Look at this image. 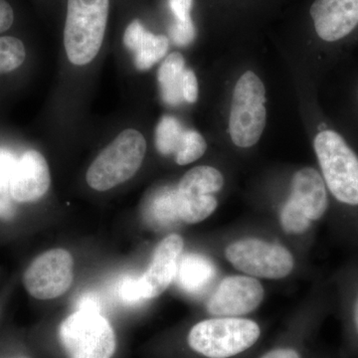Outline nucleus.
Here are the masks:
<instances>
[{
	"label": "nucleus",
	"mask_w": 358,
	"mask_h": 358,
	"mask_svg": "<svg viewBox=\"0 0 358 358\" xmlns=\"http://www.w3.org/2000/svg\"><path fill=\"white\" fill-rule=\"evenodd\" d=\"M110 0H68L64 45L72 64L84 66L96 58L103 44Z\"/></svg>",
	"instance_id": "f257e3e1"
},
{
	"label": "nucleus",
	"mask_w": 358,
	"mask_h": 358,
	"mask_svg": "<svg viewBox=\"0 0 358 358\" xmlns=\"http://www.w3.org/2000/svg\"><path fill=\"white\" fill-rule=\"evenodd\" d=\"M324 182L341 203L358 205V155L334 129L322 128L313 141Z\"/></svg>",
	"instance_id": "f03ea898"
},
{
	"label": "nucleus",
	"mask_w": 358,
	"mask_h": 358,
	"mask_svg": "<svg viewBox=\"0 0 358 358\" xmlns=\"http://www.w3.org/2000/svg\"><path fill=\"white\" fill-rule=\"evenodd\" d=\"M145 152L147 141L140 131H122L89 167L87 183L96 192L112 189L138 173Z\"/></svg>",
	"instance_id": "7ed1b4c3"
},
{
	"label": "nucleus",
	"mask_w": 358,
	"mask_h": 358,
	"mask_svg": "<svg viewBox=\"0 0 358 358\" xmlns=\"http://www.w3.org/2000/svg\"><path fill=\"white\" fill-rule=\"evenodd\" d=\"M260 336V327L253 320L218 317L195 324L188 334V345L207 358H231L251 348Z\"/></svg>",
	"instance_id": "20e7f679"
},
{
	"label": "nucleus",
	"mask_w": 358,
	"mask_h": 358,
	"mask_svg": "<svg viewBox=\"0 0 358 358\" xmlns=\"http://www.w3.org/2000/svg\"><path fill=\"white\" fill-rule=\"evenodd\" d=\"M266 90L260 78L248 71L238 80L231 106L229 131L233 143L240 148L256 145L267 121Z\"/></svg>",
	"instance_id": "39448f33"
},
{
	"label": "nucleus",
	"mask_w": 358,
	"mask_h": 358,
	"mask_svg": "<svg viewBox=\"0 0 358 358\" xmlns=\"http://www.w3.org/2000/svg\"><path fill=\"white\" fill-rule=\"evenodd\" d=\"M60 339L69 358H110L115 350L113 327L99 313L70 315L61 324Z\"/></svg>",
	"instance_id": "423d86ee"
},
{
	"label": "nucleus",
	"mask_w": 358,
	"mask_h": 358,
	"mask_svg": "<svg viewBox=\"0 0 358 358\" xmlns=\"http://www.w3.org/2000/svg\"><path fill=\"white\" fill-rule=\"evenodd\" d=\"M226 258L235 268L254 277L282 279L294 268V258L280 245L245 239L229 245Z\"/></svg>",
	"instance_id": "0eeeda50"
},
{
	"label": "nucleus",
	"mask_w": 358,
	"mask_h": 358,
	"mask_svg": "<svg viewBox=\"0 0 358 358\" xmlns=\"http://www.w3.org/2000/svg\"><path fill=\"white\" fill-rule=\"evenodd\" d=\"M72 255L64 249H53L37 257L23 275L25 289L33 298L52 300L62 296L73 282Z\"/></svg>",
	"instance_id": "6e6552de"
},
{
	"label": "nucleus",
	"mask_w": 358,
	"mask_h": 358,
	"mask_svg": "<svg viewBox=\"0 0 358 358\" xmlns=\"http://www.w3.org/2000/svg\"><path fill=\"white\" fill-rule=\"evenodd\" d=\"M263 298L262 285L255 278L231 275L220 282L207 308L215 317H239L256 310Z\"/></svg>",
	"instance_id": "1a4fd4ad"
},
{
	"label": "nucleus",
	"mask_w": 358,
	"mask_h": 358,
	"mask_svg": "<svg viewBox=\"0 0 358 358\" xmlns=\"http://www.w3.org/2000/svg\"><path fill=\"white\" fill-rule=\"evenodd\" d=\"M317 36L329 43L350 36L358 26V0H315L310 10Z\"/></svg>",
	"instance_id": "9d476101"
},
{
	"label": "nucleus",
	"mask_w": 358,
	"mask_h": 358,
	"mask_svg": "<svg viewBox=\"0 0 358 358\" xmlns=\"http://www.w3.org/2000/svg\"><path fill=\"white\" fill-rule=\"evenodd\" d=\"M48 164L37 150H29L17 159L11 176L10 192L14 201L35 202L50 187Z\"/></svg>",
	"instance_id": "9b49d317"
},
{
	"label": "nucleus",
	"mask_w": 358,
	"mask_h": 358,
	"mask_svg": "<svg viewBox=\"0 0 358 358\" xmlns=\"http://www.w3.org/2000/svg\"><path fill=\"white\" fill-rule=\"evenodd\" d=\"M183 250V239L171 234L160 242L155 249L150 267L140 278L145 300L160 296L173 281L178 267L179 257Z\"/></svg>",
	"instance_id": "f8f14e48"
},
{
	"label": "nucleus",
	"mask_w": 358,
	"mask_h": 358,
	"mask_svg": "<svg viewBox=\"0 0 358 358\" xmlns=\"http://www.w3.org/2000/svg\"><path fill=\"white\" fill-rule=\"evenodd\" d=\"M291 197L312 221L322 218L329 205L324 179L312 167H305L294 174Z\"/></svg>",
	"instance_id": "ddd939ff"
},
{
	"label": "nucleus",
	"mask_w": 358,
	"mask_h": 358,
	"mask_svg": "<svg viewBox=\"0 0 358 358\" xmlns=\"http://www.w3.org/2000/svg\"><path fill=\"white\" fill-rule=\"evenodd\" d=\"M124 43L133 52L134 65L141 71L150 69L169 51L167 37L148 32L140 20L129 23L124 32Z\"/></svg>",
	"instance_id": "4468645a"
},
{
	"label": "nucleus",
	"mask_w": 358,
	"mask_h": 358,
	"mask_svg": "<svg viewBox=\"0 0 358 358\" xmlns=\"http://www.w3.org/2000/svg\"><path fill=\"white\" fill-rule=\"evenodd\" d=\"M215 275L210 261L199 255H187L180 261L176 271L179 286L190 294H197L208 286Z\"/></svg>",
	"instance_id": "2eb2a0df"
},
{
	"label": "nucleus",
	"mask_w": 358,
	"mask_h": 358,
	"mask_svg": "<svg viewBox=\"0 0 358 358\" xmlns=\"http://www.w3.org/2000/svg\"><path fill=\"white\" fill-rule=\"evenodd\" d=\"M185 71V61L180 53L171 54L160 66L157 80L160 93L164 102L178 106L183 102L182 78Z\"/></svg>",
	"instance_id": "dca6fc26"
},
{
	"label": "nucleus",
	"mask_w": 358,
	"mask_h": 358,
	"mask_svg": "<svg viewBox=\"0 0 358 358\" xmlns=\"http://www.w3.org/2000/svg\"><path fill=\"white\" fill-rule=\"evenodd\" d=\"M224 185L222 173L211 166H197L181 178L176 188L179 195L205 196L220 192Z\"/></svg>",
	"instance_id": "f3484780"
},
{
	"label": "nucleus",
	"mask_w": 358,
	"mask_h": 358,
	"mask_svg": "<svg viewBox=\"0 0 358 358\" xmlns=\"http://www.w3.org/2000/svg\"><path fill=\"white\" fill-rule=\"evenodd\" d=\"M178 196V212L179 220L188 224L199 223L211 215L217 208V200L214 195L205 196Z\"/></svg>",
	"instance_id": "a211bd4d"
},
{
	"label": "nucleus",
	"mask_w": 358,
	"mask_h": 358,
	"mask_svg": "<svg viewBox=\"0 0 358 358\" xmlns=\"http://www.w3.org/2000/svg\"><path fill=\"white\" fill-rule=\"evenodd\" d=\"M16 162L15 155L0 150V219L2 220H11L16 213L10 192L11 176Z\"/></svg>",
	"instance_id": "6ab92c4d"
},
{
	"label": "nucleus",
	"mask_w": 358,
	"mask_h": 358,
	"mask_svg": "<svg viewBox=\"0 0 358 358\" xmlns=\"http://www.w3.org/2000/svg\"><path fill=\"white\" fill-rule=\"evenodd\" d=\"M185 129L171 115L162 117L155 131V147L160 154L169 155L178 152Z\"/></svg>",
	"instance_id": "aec40b11"
},
{
	"label": "nucleus",
	"mask_w": 358,
	"mask_h": 358,
	"mask_svg": "<svg viewBox=\"0 0 358 358\" xmlns=\"http://www.w3.org/2000/svg\"><path fill=\"white\" fill-rule=\"evenodd\" d=\"M148 215L160 223L178 220L179 217L176 189L164 187L155 193L148 203Z\"/></svg>",
	"instance_id": "412c9836"
},
{
	"label": "nucleus",
	"mask_w": 358,
	"mask_h": 358,
	"mask_svg": "<svg viewBox=\"0 0 358 358\" xmlns=\"http://www.w3.org/2000/svg\"><path fill=\"white\" fill-rule=\"evenodd\" d=\"M25 57L24 44L20 39L13 36L0 37V75L20 68Z\"/></svg>",
	"instance_id": "4be33fe9"
},
{
	"label": "nucleus",
	"mask_w": 358,
	"mask_h": 358,
	"mask_svg": "<svg viewBox=\"0 0 358 358\" xmlns=\"http://www.w3.org/2000/svg\"><path fill=\"white\" fill-rule=\"evenodd\" d=\"M207 145L203 136L192 129H185L182 141L176 160L179 166H186L200 159L206 150Z\"/></svg>",
	"instance_id": "5701e85b"
},
{
	"label": "nucleus",
	"mask_w": 358,
	"mask_h": 358,
	"mask_svg": "<svg viewBox=\"0 0 358 358\" xmlns=\"http://www.w3.org/2000/svg\"><path fill=\"white\" fill-rule=\"evenodd\" d=\"M310 218L298 202L289 197L281 214L282 228L288 234H301L310 226Z\"/></svg>",
	"instance_id": "b1692460"
},
{
	"label": "nucleus",
	"mask_w": 358,
	"mask_h": 358,
	"mask_svg": "<svg viewBox=\"0 0 358 358\" xmlns=\"http://www.w3.org/2000/svg\"><path fill=\"white\" fill-rule=\"evenodd\" d=\"M171 39L178 46H187L192 43L196 36V30L192 20H174L169 29Z\"/></svg>",
	"instance_id": "393cba45"
},
{
	"label": "nucleus",
	"mask_w": 358,
	"mask_h": 358,
	"mask_svg": "<svg viewBox=\"0 0 358 358\" xmlns=\"http://www.w3.org/2000/svg\"><path fill=\"white\" fill-rule=\"evenodd\" d=\"M119 296L124 303L129 305L145 300L141 291L140 278H126L119 287Z\"/></svg>",
	"instance_id": "a878e982"
},
{
	"label": "nucleus",
	"mask_w": 358,
	"mask_h": 358,
	"mask_svg": "<svg viewBox=\"0 0 358 358\" xmlns=\"http://www.w3.org/2000/svg\"><path fill=\"white\" fill-rule=\"evenodd\" d=\"M182 95L187 103L196 102L199 98V83L194 72L190 69H185L182 78Z\"/></svg>",
	"instance_id": "bb28decb"
},
{
	"label": "nucleus",
	"mask_w": 358,
	"mask_h": 358,
	"mask_svg": "<svg viewBox=\"0 0 358 358\" xmlns=\"http://www.w3.org/2000/svg\"><path fill=\"white\" fill-rule=\"evenodd\" d=\"M169 6L173 11L176 20L185 21L192 20L193 0H169Z\"/></svg>",
	"instance_id": "cd10ccee"
},
{
	"label": "nucleus",
	"mask_w": 358,
	"mask_h": 358,
	"mask_svg": "<svg viewBox=\"0 0 358 358\" xmlns=\"http://www.w3.org/2000/svg\"><path fill=\"white\" fill-rule=\"evenodd\" d=\"M13 7L6 0H0V33L6 31L13 24Z\"/></svg>",
	"instance_id": "c85d7f7f"
},
{
	"label": "nucleus",
	"mask_w": 358,
	"mask_h": 358,
	"mask_svg": "<svg viewBox=\"0 0 358 358\" xmlns=\"http://www.w3.org/2000/svg\"><path fill=\"white\" fill-rule=\"evenodd\" d=\"M100 301L95 294H84L80 298L77 303V310H84V312H92L101 313Z\"/></svg>",
	"instance_id": "c756f323"
},
{
	"label": "nucleus",
	"mask_w": 358,
	"mask_h": 358,
	"mask_svg": "<svg viewBox=\"0 0 358 358\" xmlns=\"http://www.w3.org/2000/svg\"><path fill=\"white\" fill-rule=\"evenodd\" d=\"M261 358H301V353L294 348L289 346H282V348H275L266 352Z\"/></svg>",
	"instance_id": "7c9ffc66"
},
{
	"label": "nucleus",
	"mask_w": 358,
	"mask_h": 358,
	"mask_svg": "<svg viewBox=\"0 0 358 358\" xmlns=\"http://www.w3.org/2000/svg\"><path fill=\"white\" fill-rule=\"evenodd\" d=\"M353 327H355V334L358 338V298L355 308V313H353Z\"/></svg>",
	"instance_id": "2f4dec72"
},
{
	"label": "nucleus",
	"mask_w": 358,
	"mask_h": 358,
	"mask_svg": "<svg viewBox=\"0 0 358 358\" xmlns=\"http://www.w3.org/2000/svg\"><path fill=\"white\" fill-rule=\"evenodd\" d=\"M357 99H358V93H357Z\"/></svg>",
	"instance_id": "473e14b6"
}]
</instances>
